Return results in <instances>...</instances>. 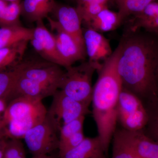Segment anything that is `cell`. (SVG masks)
Masks as SVG:
<instances>
[{
	"mask_svg": "<svg viewBox=\"0 0 158 158\" xmlns=\"http://www.w3.org/2000/svg\"><path fill=\"white\" fill-rule=\"evenodd\" d=\"M46 110L42 101L26 97L15 98L8 103L3 115L4 127L9 121L31 120L38 113Z\"/></svg>",
	"mask_w": 158,
	"mask_h": 158,
	"instance_id": "obj_11",
	"label": "cell"
},
{
	"mask_svg": "<svg viewBox=\"0 0 158 158\" xmlns=\"http://www.w3.org/2000/svg\"><path fill=\"white\" fill-rule=\"evenodd\" d=\"M122 23L118 12L111 11L107 7L91 20L86 28H90L102 34L114 31Z\"/></svg>",
	"mask_w": 158,
	"mask_h": 158,
	"instance_id": "obj_19",
	"label": "cell"
},
{
	"mask_svg": "<svg viewBox=\"0 0 158 158\" xmlns=\"http://www.w3.org/2000/svg\"><path fill=\"white\" fill-rule=\"evenodd\" d=\"M117 117V122L129 131H142L148 121V113L142 101L123 88L118 98Z\"/></svg>",
	"mask_w": 158,
	"mask_h": 158,
	"instance_id": "obj_4",
	"label": "cell"
},
{
	"mask_svg": "<svg viewBox=\"0 0 158 158\" xmlns=\"http://www.w3.org/2000/svg\"><path fill=\"white\" fill-rule=\"evenodd\" d=\"M6 2H21V0H3Z\"/></svg>",
	"mask_w": 158,
	"mask_h": 158,
	"instance_id": "obj_33",
	"label": "cell"
},
{
	"mask_svg": "<svg viewBox=\"0 0 158 158\" xmlns=\"http://www.w3.org/2000/svg\"><path fill=\"white\" fill-rule=\"evenodd\" d=\"M2 158H27L23 144L19 139L6 140Z\"/></svg>",
	"mask_w": 158,
	"mask_h": 158,
	"instance_id": "obj_25",
	"label": "cell"
},
{
	"mask_svg": "<svg viewBox=\"0 0 158 158\" xmlns=\"http://www.w3.org/2000/svg\"><path fill=\"white\" fill-rule=\"evenodd\" d=\"M29 42L0 48V72L13 69L22 62Z\"/></svg>",
	"mask_w": 158,
	"mask_h": 158,
	"instance_id": "obj_20",
	"label": "cell"
},
{
	"mask_svg": "<svg viewBox=\"0 0 158 158\" xmlns=\"http://www.w3.org/2000/svg\"><path fill=\"white\" fill-rule=\"evenodd\" d=\"M18 76L58 87L64 71L60 65L44 60H23L16 66Z\"/></svg>",
	"mask_w": 158,
	"mask_h": 158,
	"instance_id": "obj_7",
	"label": "cell"
},
{
	"mask_svg": "<svg viewBox=\"0 0 158 158\" xmlns=\"http://www.w3.org/2000/svg\"><path fill=\"white\" fill-rule=\"evenodd\" d=\"M85 116L71 121L61 127L59 131V141H63L76 133L83 131Z\"/></svg>",
	"mask_w": 158,
	"mask_h": 158,
	"instance_id": "obj_27",
	"label": "cell"
},
{
	"mask_svg": "<svg viewBox=\"0 0 158 158\" xmlns=\"http://www.w3.org/2000/svg\"><path fill=\"white\" fill-rule=\"evenodd\" d=\"M85 138L83 131L79 132L63 141H59V156H61L77 146Z\"/></svg>",
	"mask_w": 158,
	"mask_h": 158,
	"instance_id": "obj_28",
	"label": "cell"
},
{
	"mask_svg": "<svg viewBox=\"0 0 158 158\" xmlns=\"http://www.w3.org/2000/svg\"><path fill=\"white\" fill-rule=\"evenodd\" d=\"M153 108V112L148 111V121L147 125V133H144L146 135L158 142V99L155 102L150 104Z\"/></svg>",
	"mask_w": 158,
	"mask_h": 158,
	"instance_id": "obj_26",
	"label": "cell"
},
{
	"mask_svg": "<svg viewBox=\"0 0 158 158\" xmlns=\"http://www.w3.org/2000/svg\"><path fill=\"white\" fill-rule=\"evenodd\" d=\"M132 17L127 30L136 31L143 29L148 33L158 34V1L150 3L140 13Z\"/></svg>",
	"mask_w": 158,
	"mask_h": 158,
	"instance_id": "obj_14",
	"label": "cell"
},
{
	"mask_svg": "<svg viewBox=\"0 0 158 158\" xmlns=\"http://www.w3.org/2000/svg\"><path fill=\"white\" fill-rule=\"evenodd\" d=\"M112 158H138L132 144L123 129L114 133Z\"/></svg>",
	"mask_w": 158,
	"mask_h": 158,
	"instance_id": "obj_21",
	"label": "cell"
},
{
	"mask_svg": "<svg viewBox=\"0 0 158 158\" xmlns=\"http://www.w3.org/2000/svg\"><path fill=\"white\" fill-rule=\"evenodd\" d=\"M52 14L65 32L85 47L82 20L76 7L56 2Z\"/></svg>",
	"mask_w": 158,
	"mask_h": 158,
	"instance_id": "obj_12",
	"label": "cell"
},
{
	"mask_svg": "<svg viewBox=\"0 0 158 158\" xmlns=\"http://www.w3.org/2000/svg\"><path fill=\"white\" fill-rule=\"evenodd\" d=\"M58 88L65 95L90 106L92 101V79L95 68L88 61L65 68Z\"/></svg>",
	"mask_w": 158,
	"mask_h": 158,
	"instance_id": "obj_3",
	"label": "cell"
},
{
	"mask_svg": "<svg viewBox=\"0 0 158 158\" xmlns=\"http://www.w3.org/2000/svg\"><path fill=\"white\" fill-rule=\"evenodd\" d=\"M47 116L59 131L63 126L90 113L89 106L71 98L61 90L53 95Z\"/></svg>",
	"mask_w": 158,
	"mask_h": 158,
	"instance_id": "obj_5",
	"label": "cell"
},
{
	"mask_svg": "<svg viewBox=\"0 0 158 158\" xmlns=\"http://www.w3.org/2000/svg\"><path fill=\"white\" fill-rule=\"evenodd\" d=\"M138 158H158V142L146 135L143 131H126Z\"/></svg>",
	"mask_w": 158,
	"mask_h": 158,
	"instance_id": "obj_17",
	"label": "cell"
},
{
	"mask_svg": "<svg viewBox=\"0 0 158 158\" xmlns=\"http://www.w3.org/2000/svg\"><path fill=\"white\" fill-rule=\"evenodd\" d=\"M59 158H108L98 136L86 138L76 147Z\"/></svg>",
	"mask_w": 158,
	"mask_h": 158,
	"instance_id": "obj_15",
	"label": "cell"
},
{
	"mask_svg": "<svg viewBox=\"0 0 158 158\" xmlns=\"http://www.w3.org/2000/svg\"></svg>",
	"mask_w": 158,
	"mask_h": 158,
	"instance_id": "obj_36",
	"label": "cell"
},
{
	"mask_svg": "<svg viewBox=\"0 0 158 158\" xmlns=\"http://www.w3.org/2000/svg\"><path fill=\"white\" fill-rule=\"evenodd\" d=\"M36 23L33 38L30 41L32 46L42 59L64 67L53 34L47 28L43 20Z\"/></svg>",
	"mask_w": 158,
	"mask_h": 158,
	"instance_id": "obj_10",
	"label": "cell"
},
{
	"mask_svg": "<svg viewBox=\"0 0 158 158\" xmlns=\"http://www.w3.org/2000/svg\"><path fill=\"white\" fill-rule=\"evenodd\" d=\"M58 130L48 116L27 132L23 139L34 156L49 155L59 148Z\"/></svg>",
	"mask_w": 158,
	"mask_h": 158,
	"instance_id": "obj_6",
	"label": "cell"
},
{
	"mask_svg": "<svg viewBox=\"0 0 158 158\" xmlns=\"http://www.w3.org/2000/svg\"><path fill=\"white\" fill-rule=\"evenodd\" d=\"M110 0H77V6L76 8L77 10L85 8L88 6L97 5H104L107 6Z\"/></svg>",
	"mask_w": 158,
	"mask_h": 158,
	"instance_id": "obj_29",
	"label": "cell"
},
{
	"mask_svg": "<svg viewBox=\"0 0 158 158\" xmlns=\"http://www.w3.org/2000/svg\"><path fill=\"white\" fill-rule=\"evenodd\" d=\"M6 140L0 137V158H2Z\"/></svg>",
	"mask_w": 158,
	"mask_h": 158,
	"instance_id": "obj_30",
	"label": "cell"
},
{
	"mask_svg": "<svg viewBox=\"0 0 158 158\" xmlns=\"http://www.w3.org/2000/svg\"><path fill=\"white\" fill-rule=\"evenodd\" d=\"M71 1H75V2H77V0H71Z\"/></svg>",
	"mask_w": 158,
	"mask_h": 158,
	"instance_id": "obj_34",
	"label": "cell"
},
{
	"mask_svg": "<svg viewBox=\"0 0 158 158\" xmlns=\"http://www.w3.org/2000/svg\"><path fill=\"white\" fill-rule=\"evenodd\" d=\"M117 69L123 88L143 103L158 98V40L147 34L127 29L118 44Z\"/></svg>",
	"mask_w": 158,
	"mask_h": 158,
	"instance_id": "obj_1",
	"label": "cell"
},
{
	"mask_svg": "<svg viewBox=\"0 0 158 158\" xmlns=\"http://www.w3.org/2000/svg\"><path fill=\"white\" fill-rule=\"evenodd\" d=\"M88 62L98 71L113 54L110 40L90 28L83 29Z\"/></svg>",
	"mask_w": 158,
	"mask_h": 158,
	"instance_id": "obj_9",
	"label": "cell"
},
{
	"mask_svg": "<svg viewBox=\"0 0 158 158\" xmlns=\"http://www.w3.org/2000/svg\"><path fill=\"white\" fill-rule=\"evenodd\" d=\"M157 77H158V71Z\"/></svg>",
	"mask_w": 158,
	"mask_h": 158,
	"instance_id": "obj_35",
	"label": "cell"
},
{
	"mask_svg": "<svg viewBox=\"0 0 158 158\" xmlns=\"http://www.w3.org/2000/svg\"><path fill=\"white\" fill-rule=\"evenodd\" d=\"M33 158H56L54 156L50 155H41L38 156H34Z\"/></svg>",
	"mask_w": 158,
	"mask_h": 158,
	"instance_id": "obj_32",
	"label": "cell"
},
{
	"mask_svg": "<svg viewBox=\"0 0 158 158\" xmlns=\"http://www.w3.org/2000/svg\"><path fill=\"white\" fill-rule=\"evenodd\" d=\"M53 34L57 50L64 63V67L72 66L76 62L85 60L87 56L85 46L78 42L72 36L65 32L56 21L47 18Z\"/></svg>",
	"mask_w": 158,
	"mask_h": 158,
	"instance_id": "obj_8",
	"label": "cell"
},
{
	"mask_svg": "<svg viewBox=\"0 0 158 158\" xmlns=\"http://www.w3.org/2000/svg\"><path fill=\"white\" fill-rule=\"evenodd\" d=\"M58 89L56 86L45 85L20 77L18 74L17 80L9 97V101L20 96L42 101L48 97L53 96Z\"/></svg>",
	"mask_w": 158,
	"mask_h": 158,
	"instance_id": "obj_13",
	"label": "cell"
},
{
	"mask_svg": "<svg viewBox=\"0 0 158 158\" xmlns=\"http://www.w3.org/2000/svg\"><path fill=\"white\" fill-rule=\"evenodd\" d=\"M21 15V2H9L0 0V27L22 25L19 19Z\"/></svg>",
	"mask_w": 158,
	"mask_h": 158,
	"instance_id": "obj_22",
	"label": "cell"
},
{
	"mask_svg": "<svg viewBox=\"0 0 158 158\" xmlns=\"http://www.w3.org/2000/svg\"><path fill=\"white\" fill-rule=\"evenodd\" d=\"M118 54V46L101 69L97 71L98 78L93 86L91 101L92 114L97 127L98 136L107 156L116 131L117 104L123 88L117 69Z\"/></svg>",
	"mask_w": 158,
	"mask_h": 158,
	"instance_id": "obj_2",
	"label": "cell"
},
{
	"mask_svg": "<svg viewBox=\"0 0 158 158\" xmlns=\"http://www.w3.org/2000/svg\"><path fill=\"white\" fill-rule=\"evenodd\" d=\"M34 30L22 25L0 27V48L13 46L24 41H31Z\"/></svg>",
	"mask_w": 158,
	"mask_h": 158,
	"instance_id": "obj_18",
	"label": "cell"
},
{
	"mask_svg": "<svg viewBox=\"0 0 158 158\" xmlns=\"http://www.w3.org/2000/svg\"><path fill=\"white\" fill-rule=\"evenodd\" d=\"M156 1L158 0H116L122 23L130 16L140 13L149 4Z\"/></svg>",
	"mask_w": 158,
	"mask_h": 158,
	"instance_id": "obj_23",
	"label": "cell"
},
{
	"mask_svg": "<svg viewBox=\"0 0 158 158\" xmlns=\"http://www.w3.org/2000/svg\"><path fill=\"white\" fill-rule=\"evenodd\" d=\"M3 117V114L0 113V137H2V133L3 128H4Z\"/></svg>",
	"mask_w": 158,
	"mask_h": 158,
	"instance_id": "obj_31",
	"label": "cell"
},
{
	"mask_svg": "<svg viewBox=\"0 0 158 158\" xmlns=\"http://www.w3.org/2000/svg\"><path fill=\"white\" fill-rule=\"evenodd\" d=\"M55 0H23L21 2V15L29 22H37L52 13Z\"/></svg>",
	"mask_w": 158,
	"mask_h": 158,
	"instance_id": "obj_16",
	"label": "cell"
},
{
	"mask_svg": "<svg viewBox=\"0 0 158 158\" xmlns=\"http://www.w3.org/2000/svg\"><path fill=\"white\" fill-rule=\"evenodd\" d=\"M18 74L16 66L10 70L0 72V98H6L9 101Z\"/></svg>",
	"mask_w": 158,
	"mask_h": 158,
	"instance_id": "obj_24",
	"label": "cell"
}]
</instances>
